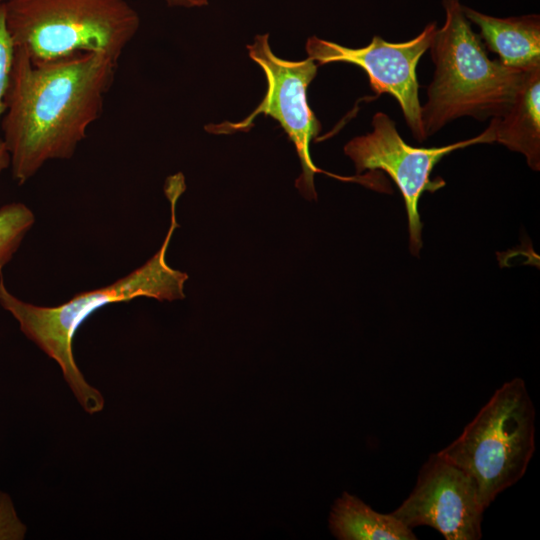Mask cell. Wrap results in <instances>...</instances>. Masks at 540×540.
<instances>
[{"instance_id": "5", "label": "cell", "mask_w": 540, "mask_h": 540, "mask_svg": "<svg viewBox=\"0 0 540 540\" xmlns=\"http://www.w3.org/2000/svg\"><path fill=\"white\" fill-rule=\"evenodd\" d=\"M535 419L525 382L514 378L493 393L438 455L473 478L486 509L524 476L535 451Z\"/></svg>"}, {"instance_id": "17", "label": "cell", "mask_w": 540, "mask_h": 540, "mask_svg": "<svg viewBox=\"0 0 540 540\" xmlns=\"http://www.w3.org/2000/svg\"><path fill=\"white\" fill-rule=\"evenodd\" d=\"M10 164V158H9V154L6 150V147L2 141V139H0V172L6 168L8 165Z\"/></svg>"}, {"instance_id": "6", "label": "cell", "mask_w": 540, "mask_h": 540, "mask_svg": "<svg viewBox=\"0 0 540 540\" xmlns=\"http://www.w3.org/2000/svg\"><path fill=\"white\" fill-rule=\"evenodd\" d=\"M250 58L264 71L267 92L260 105L246 119L238 123L209 125L206 129L215 134H230L247 131L254 118L263 113L277 120L293 142L301 162L302 173L295 186L308 200H316L314 175L328 174L341 180L355 178L340 177L324 172L313 163L310 156V142L321 131V124L310 109L306 90L317 73L318 65L311 58L300 61L284 60L271 51L268 34L257 35L254 42L247 45Z\"/></svg>"}, {"instance_id": "2", "label": "cell", "mask_w": 540, "mask_h": 540, "mask_svg": "<svg viewBox=\"0 0 540 540\" xmlns=\"http://www.w3.org/2000/svg\"><path fill=\"white\" fill-rule=\"evenodd\" d=\"M185 188L179 183L165 186L170 202L171 223L160 249L141 267L105 287L76 294L69 301L44 307L24 302L11 294L0 274V305L17 320L23 334L60 366L63 377L77 401L89 414L102 411L104 398L79 370L72 351V340L81 324L97 309L136 297L159 301L183 299L188 275L171 268L166 251L175 229L176 203Z\"/></svg>"}, {"instance_id": "8", "label": "cell", "mask_w": 540, "mask_h": 540, "mask_svg": "<svg viewBox=\"0 0 540 540\" xmlns=\"http://www.w3.org/2000/svg\"><path fill=\"white\" fill-rule=\"evenodd\" d=\"M436 29V22H431L416 37L400 43L387 42L375 35L370 44L362 48H348L312 36L306 42V51L318 66L343 62L362 68L374 92L388 93L397 100L413 137L423 142L427 138L421 119L416 68L429 49Z\"/></svg>"}, {"instance_id": "12", "label": "cell", "mask_w": 540, "mask_h": 540, "mask_svg": "<svg viewBox=\"0 0 540 540\" xmlns=\"http://www.w3.org/2000/svg\"><path fill=\"white\" fill-rule=\"evenodd\" d=\"M329 528L340 540H415L412 529L392 513L383 514L344 492L332 506Z\"/></svg>"}, {"instance_id": "13", "label": "cell", "mask_w": 540, "mask_h": 540, "mask_svg": "<svg viewBox=\"0 0 540 540\" xmlns=\"http://www.w3.org/2000/svg\"><path fill=\"white\" fill-rule=\"evenodd\" d=\"M33 223L32 211L22 203H11L0 208V274Z\"/></svg>"}, {"instance_id": "7", "label": "cell", "mask_w": 540, "mask_h": 540, "mask_svg": "<svg viewBox=\"0 0 540 540\" xmlns=\"http://www.w3.org/2000/svg\"><path fill=\"white\" fill-rule=\"evenodd\" d=\"M372 132L357 136L344 146V153L354 162L357 174L365 170H383L402 193L409 230V249L418 256L422 247V223L418 211L421 195L445 185L441 178L430 179L434 166L447 154L471 145L493 143L488 126L481 134L441 147L419 148L407 144L395 122L384 112L372 118Z\"/></svg>"}, {"instance_id": "16", "label": "cell", "mask_w": 540, "mask_h": 540, "mask_svg": "<svg viewBox=\"0 0 540 540\" xmlns=\"http://www.w3.org/2000/svg\"><path fill=\"white\" fill-rule=\"evenodd\" d=\"M169 6L172 7H201L207 5V0H165Z\"/></svg>"}, {"instance_id": "15", "label": "cell", "mask_w": 540, "mask_h": 540, "mask_svg": "<svg viewBox=\"0 0 540 540\" xmlns=\"http://www.w3.org/2000/svg\"><path fill=\"white\" fill-rule=\"evenodd\" d=\"M27 532L15 510L11 497L0 491V540H22Z\"/></svg>"}, {"instance_id": "14", "label": "cell", "mask_w": 540, "mask_h": 540, "mask_svg": "<svg viewBox=\"0 0 540 540\" xmlns=\"http://www.w3.org/2000/svg\"><path fill=\"white\" fill-rule=\"evenodd\" d=\"M16 47L8 32L5 10L0 5V121L5 111V96L14 64Z\"/></svg>"}, {"instance_id": "3", "label": "cell", "mask_w": 540, "mask_h": 540, "mask_svg": "<svg viewBox=\"0 0 540 540\" xmlns=\"http://www.w3.org/2000/svg\"><path fill=\"white\" fill-rule=\"evenodd\" d=\"M442 6L445 21L429 46L435 71L421 106L426 138L460 117L484 121L500 116L512 103L525 71L488 57L460 0H442Z\"/></svg>"}, {"instance_id": "1", "label": "cell", "mask_w": 540, "mask_h": 540, "mask_svg": "<svg viewBox=\"0 0 540 540\" xmlns=\"http://www.w3.org/2000/svg\"><path fill=\"white\" fill-rule=\"evenodd\" d=\"M117 63L104 54L80 53L34 64L16 48L0 125L18 184L47 161L73 156L102 113Z\"/></svg>"}, {"instance_id": "18", "label": "cell", "mask_w": 540, "mask_h": 540, "mask_svg": "<svg viewBox=\"0 0 540 540\" xmlns=\"http://www.w3.org/2000/svg\"><path fill=\"white\" fill-rule=\"evenodd\" d=\"M6 1H8V0H0V5L5 3Z\"/></svg>"}, {"instance_id": "4", "label": "cell", "mask_w": 540, "mask_h": 540, "mask_svg": "<svg viewBox=\"0 0 540 540\" xmlns=\"http://www.w3.org/2000/svg\"><path fill=\"white\" fill-rule=\"evenodd\" d=\"M3 6L15 47L34 64L80 53L118 62L140 26L126 0H8Z\"/></svg>"}, {"instance_id": "10", "label": "cell", "mask_w": 540, "mask_h": 540, "mask_svg": "<svg viewBox=\"0 0 540 540\" xmlns=\"http://www.w3.org/2000/svg\"><path fill=\"white\" fill-rule=\"evenodd\" d=\"M489 127L494 142L521 153L531 169L540 170V65L524 71L512 103Z\"/></svg>"}, {"instance_id": "9", "label": "cell", "mask_w": 540, "mask_h": 540, "mask_svg": "<svg viewBox=\"0 0 540 540\" xmlns=\"http://www.w3.org/2000/svg\"><path fill=\"white\" fill-rule=\"evenodd\" d=\"M484 510L473 478L435 453L421 467L411 493L391 513L410 529L429 526L446 540H479Z\"/></svg>"}, {"instance_id": "11", "label": "cell", "mask_w": 540, "mask_h": 540, "mask_svg": "<svg viewBox=\"0 0 540 540\" xmlns=\"http://www.w3.org/2000/svg\"><path fill=\"white\" fill-rule=\"evenodd\" d=\"M469 22L480 29L484 46L507 67L526 70L540 65V16L529 14L499 18L463 6Z\"/></svg>"}]
</instances>
